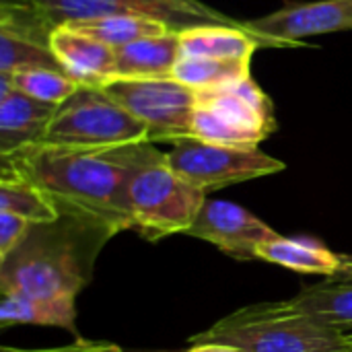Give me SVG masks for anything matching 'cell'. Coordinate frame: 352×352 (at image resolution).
Instances as JSON below:
<instances>
[{
	"label": "cell",
	"mask_w": 352,
	"mask_h": 352,
	"mask_svg": "<svg viewBox=\"0 0 352 352\" xmlns=\"http://www.w3.org/2000/svg\"><path fill=\"white\" fill-rule=\"evenodd\" d=\"M52 27L103 16H148L186 29L194 25H239L200 0H25Z\"/></svg>",
	"instance_id": "9c48e42d"
},
{
	"label": "cell",
	"mask_w": 352,
	"mask_h": 352,
	"mask_svg": "<svg viewBox=\"0 0 352 352\" xmlns=\"http://www.w3.org/2000/svg\"><path fill=\"white\" fill-rule=\"evenodd\" d=\"M287 305L314 322L349 334L352 330V276H332L299 291Z\"/></svg>",
	"instance_id": "e0dca14e"
},
{
	"label": "cell",
	"mask_w": 352,
	"mask_h": 352,
	"mask_svg": "<svg viewBox=\"0 0 352 352\" xmlns=\"http://www.w3.org/2000/svg\"><path fill=\"white\" fill-rule=\"evenodd\" d=\"M0 210L19 214L31 225L60 219V210L39 188L6 169H2L0 177Z\"/></svg>",
	"instance_id": "ffe728a7"
},
{
	"label": "cell",
	"mask_w": 352,
	"mask_h": 352,
	"mask_svg": "<svg viewBox=\"0 0 352 352\" xmlns=\"http://www.w3.org/2000/svg\"><path fill=\"white\" fill-rule=\"evenodd\" d=\"M113 235L109 227L72 214L31 225L23 241L0 260V293L76 301Z\"/></svg>",
	"instance_id": "7a4b0ae2"
},
{
	"label": "cell",
	"mask_w": 352,
	"mask_h": 352,
	"mask_svg": "<svg viewBox=\"0 0 352 352\" xmlns=\"http://www.w3.org/2000/svg\"><path fill=\"white\" fill-rule=\"evenodd\" d=\"M31 223L19 214L0 210V260L6 258L27 235Z\"/></svg>",
	"instance_id": "cb8c5ba5"
},
{
	"label": "cell",
	"mask_w": 352,
	"mask_h": 352,
	"mask_svg": "<svg viewBox=\"0 0 352 352\" xmlns=\"http://www.w3.org/2000/svg\"><path fill=\"white\" fill-rule=\"evenodd\" d=\"M190 342H221L245 352H349L344 332L314 322L287 301L241 307Z\"/></svg>",
	"instance_id": "3957f363"
},
{
	"label": "cell",
	"mask_w": 352,
	"mask_h": 352,
	"mask_svg": "<svg viewBox=\"0 0 352 352\" xmlns=\"http://www.w3.org/2000/svg\"><path fill=\"white\" fill-rule=\"evenodd\" d=\"M31 68H47V70L64 72L47 43L0 29V74L10 76L14 72L31 70Z\"/></svg>",
	"instance_id": "7402d4cb"
},
{
	"label": "cell",
	"mask_w": 352,
	"mask_h": 352,
	"mask_svg": "<svg viewBox=\"0 0 352 352\" xmlns=\"http://www.w3.org/2000/svg\"><path fill=\"white\" fill-rule=\"evenodd\" d=\"M188 352H245L237 346H231V344H221V342H198V344H192V349Z\"/></svg>",
	"instance_id": "484cf974"
},
{
	"label": "cell",
	"mask_w": 352,
	"mask_h": 352,
	"mask_svg": "<svg viewBox=\"0 0 352 352\" xmlns=\"http://www.w3.org/2000/svg\"><path fill=\"white\" fill-rule=\"evenodd\" d=\"M132 229L146 241L188 233L206 202V192L179 177L159 148L132 173L128 188Z\"/></svg>",
	"instance_id": "277c9868"
},
{
	"label": "cell",
	"mask_w": 352,
	"mask_h": 352,
	"mask_svg": "<svg viewBox=\"0 0 352 352\" xmlns=\"http://www.w3.org/2000/svg\"><path fill=\"white\" fill-rule=\"evenodd\" d=\"M258 260L276 264L299 274L338 276L342 272V254L332 252L314 237H285L276 235L256 250Z\"/></svg>",
	"instance_id": "5bb4252c"
},
{
	"label": "cell",
	"mask_w": 352,
	"mask_h": 352,
	"mask_svg": "<svg viewBox=\"0 0 352 352\" xmlns=\"http://www.w3.org/2000/svg\"><path fill=\"white\" fill-rule=\"evenodd\" d=\"M50 50L60 62L64 74L76 80L80 87L101 89L116 74V52L113 47L72 31L62 25L50 35Z\"/></svg>",
	"instance_id": "7c38bea8"
},
{
	"label": "cell",
	"mask_w": 352,
	"mask_h": 352,
	"mask_svg": "<svg viewBox=\"0 0 352 352\" xmlns=\"http://www.w3.org/2000/svg\"><path fill=\"white\" fill-rule=\"evenodd\" d=\"M186 235L208 241L225 256L245 262L258 260V245L276 237L278 233L260 217L235 202L206 198L202 210Z\"/></svg>",
	"instance_id": "8fae6325"
},
{
	"label": "cell",
	"mask_w": 352,
	"mask_h": 352,
	"mask_svg": "<svg viewBox=\"0 0 352 352\" xmlns=\"http://www.w3.org/2000/svg\"><path fill=\"white\" fill-rule=\"evenodd\" d=\"M243 31L266 45H291L305 37L352 29V0L293 2L260 19L241 23Z\"/></svg>",
	"instance_id": "30bf717a"
},
{
	"label": "cell",
	"mask_w": 352,
	"mask_h": 352,
	"mask_svg": "<svg viewBox=\"0 0 352 352\" xmlns=\"http://www.w3.org/2000/svg\"><path fill=\"white\" fill-rule=\"evenodd\" d=\"M132 142H148V128L107 97L103 89L80 87L58 105L39 144L107 148Z\"/></svg>",
	"instance_id": "8992f818"
},
{
	"label": "cell",
	"mask_w": 352,
	"mask_h": 352,
	"mask_svg": "<svg viewBox=\"0 0 352 352\" xmlns=\"http://www.w3.org/2000/svg\"><path fill=\"white\" fill-rule=\"evenodd\" d=\"M72 31H78L82 35H89L109 47H122L132 41L144 39V37H157L173 31L171 25L148 19V16H134V14H120V16H103L93 21H72L66 23Z\"/></svg>",
	"instance_id": "d6986e66"
},
{
	"label": "cell",
	"mask_w": 352,
	"mask_h": 352,
	"mask_svg": "<svg viewBox=\"0 0 352 352\" xmlns=\"http://www.w3.org/2000/svg\"><path fill=\"white\" fill-rule=\"evenodd\" d=\"M250 76V60H219V58H179L173 68V78L194 91L217 89Z\"/></svg>",
	"instance_id": "44dd1931"
},
{
	"label": "cell",
	"mask_w": 352,
	"mask_h": 352,
	"mask_svg": "<svg viewBox=\"0 0 352 352\" xmlns=\"http://www.w3.org/2000/svg\"><path fill=\"white\" fill-rule=\"evenodd\" d=\"M0 352H124V349L113 344V342L76 338L72 344L56 346V349H12V346H2Z\"/></svg>",
	"instance_id": "d4e9b609"
},
{
	"label": "cell",
	"mask_w": 352,
	"mask_h": 352,
	"mask_svg": "<svg viewBox=\"0 0 352 352\" xmlns=\"http://www.w3.org/2000/svg\"><path fill=\"white\" fill-rule=\"evenodd\" d=\"M132 142L107 148L31 144L2 157V169L39 188L60 214L80 217L111 231L132 229L126 188L134 169L157 148Z\"/></svg>",
	"instance_id": "6da1fadb"
},
{
	"label": "cell",
	"mask_w": 352,
	"mask_h": 352,
	"mask_svg": "<svg viewBox=\"0 0 352 352\" xmlns=\"http://www.w3.org/2000/svg\"><path fill=\"white\" fill-rule=\"evenodd\" d=\"M274 130L272 101L252 76L225 87L196 91L192 116L194 138L225 146L254 148Z\"/></svg>",
	"instance_id": "5b68a950"
},
{
	"label": "cell",
	"mask_w": 352,
	"mask_h": 352,
	"mask_svg": "<svg viewBox=\"0 0 352 352\" xmlns=\"http://www.w3.org/2000/svg\"><path fill=\"white\" fill-rule=\"evenodd\" d=\"M101 89L148 128V142L192 136L196 91L175 78H116Z\"/></svg>",
	"instance_id": "ba28073f"
},
{
	"label": "cell",
	"mask_w": 352,
	"mask_h": 352,
	"mask_svg": "<svg viewBox=\"0 0 352 352\" xmlns=\"http://www.w3.org/2000/svg\"><path fill=\"white\" fill-rule=\"evenodd\" d=\"M179 58L252 60L262 43L239 25H194L179 29Z\"/></svg>",
	"instance_id": "2e32d148"
},
{
	"label": "cell",
	"mask_w": 352,
	"mask_h": 352,
	"mask_svg": "<svg viewBox=\"0 0 352 352\" xmlns=\"http://www.w3.org/2000/svg\"><path fill=\"white\" fill-rule=\"evenodd\" d=\"M2 78H8L14 89L27 93L29 97L43 101V103H52V105L64 103L70 95H74L80 89V85L72 80L68 74L60 70H47V68L21 70Z\"/></svg>",
	"instance_id": "603a6c76"
},
{
	"label": "cell",
	"mask_w": 352,
	"mask_h": 352,
	"mask_svg": "<svg viewBox=\"0 0 352 352\" xmlns=\"http://www.w3.org/2000/svg\"><path fill=\"white\" fill-rule=\"evenodd\" d=\"M76 301L41 299L21 293H0V328L10 326H52L76 336Z\"/></svg>",
	"instance_id": "ac0fdd59"
},
{
	"label": "cell",
	"mask_w": 352,
	"mask_h": 352,
	"mask_svg": "<svg viewBox=\"0 0 352 352\" xmlns=\"http://www.w3.org/2000/svg\"><path fill=\"white\" fill-rule=\"evenodd\" d=\"M346 346H349V352H352V332L346 334Z\"/></svg>",
	"instance_id": "83f0119b"
},
{
	"label": "cell",
	"mask_w": 352,
	"mask_h": 352,
	"mask_svg": "<svg viewBox=\"0 0 352 352\" xmlns=\"http://www.w3.org/2000/svg\"><path fill=\"white\" fill-rule=\"evenodd\" d=\"M167 165L179 177L204 192L274 175L287 167L283 161L266 155L258 146H225L194 136H184L171 142V148L167 151Z\"/></svg>",
	"instance_id": "52a82bcc"
},
{
	"label": "cell",
	"mask_w": 352,
	"mask_h": 352,
	"mask_svg": "<svg viewBox=\"0 0 352 352\" xmlns=\"http://www.w3.org/2000/svg\"><path fill=\"white\" fill-rule=\"evenodd\" d=\"M179 29L116 47V78H173L179 60Z\"/></svg>",
	"instance_id": "9a60e30c"
},
{
	"label": "cell",
	"mask_w": 352,
	"mask_h": 352,
	"mask_svg": "<svg viewBox=\"0 0 352 352\" xmlns=\"http://www.w3.org/2000/svg\"><path fill=\"white\" fill-rule=\"evenodd\" d=\"M0 157L39 144L58 105L37 101L0 76Z\"/></svg>",
	"instance_id": "4fadbf2b"
},
{
	"label": "cell",
	"mask_w": 352,
	"mask_h": 352,
	"mask_svg": "<svg viewBox=\"0 0 352 352\" xmlns=\"http://www.w3.org/2000/svg\"><path fill=\"white\" fill-rule=\"evenodd\" d=\"M338 276H352V254H342V272Z\"/></svg>",
	"instance_id": "4316f807"
}]
</instances>
